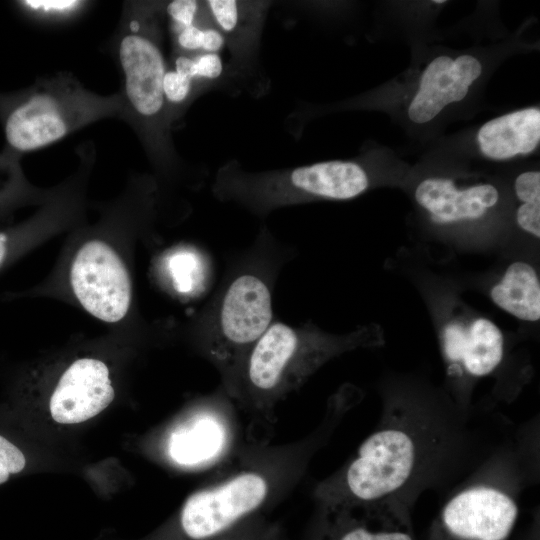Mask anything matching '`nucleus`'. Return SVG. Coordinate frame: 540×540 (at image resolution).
<instances>
[{"label":"nucleus","mask_w":540,"mask_h":540,"mask_svg":"<svg viewBox=\"0 0 540 540\" xmlns=\"http://www.w3.org/2000/svg\"><path fill=\"white\" fill-rule=\"evenodd\" d=\"M157 196L155 179L132 176L116 198L98 205L96 222L86 221L68 233L43 282L10 298L52 297L108 327L123 331L146 327L136 307L133 249L154 219Z\"/></svg>","instance_id":"1"},{"label":"nucleus","mask_w":540,"mask_h":540,"mask_svg":"<svg viewBox=\"0 0 540 540\" xmlns=\"http://www.w3.org/2000/svg\"><path fill=\"white\" fill-rule=\"evenodd\" d=\"M415 199L438 223L449 224L481 218L499 200L497 188L476 184L460 189L446 178H427L415 190Z\"/></svg>","instance_id":"16"},{"label":"nucleus","mask_w":540,"mask_h":540,"mask_svg":"<svg viewBox=\"0 0 540 540\" xmlns=\"http://www.w3.org/2000/svg\"><path fill=\"white\" fill-rule=\"evenodd\" d=\"M16 6L21 13L45 26H61L80 19L93 2L83 0H23Z\"/></svg>","instance_id":"20"},{"label":"nucleus","mask_w":540,"mask_h":540,"mask_svg":"<svg viewBox=\"0 0 540 540\" xmlns=\"http://www.w3.org/2000/svg\"><path fill=\"white\" fill-rule=\"evenodd\" d=\"M176 44L183 52H193L201 49L203 29L197 25L185 27L176 32Z\"/></svg>","instance_id":"30"},{"label":"nucleus","mask_w":540,"mask_h":540,"mask_svg":"<svg viewBox=\"0 0 540 540\" xmlns=\"http://www.w3.org/2000/svg\"><path fill=\"white\" fill-rule=\"evenodd\" d=\"M26 466L23 452L6 437L0 435V485Z\"/></svg>","instance_id":"25"},{"label":"nucleus","mask_w":540,"mask_h":540,"mask_svg":"<svg viewBox=\"0 0 540 540\" xmlns=\"http://www.w3.org/2000/svg\"><path fill=\"white\" fill-rule=\"evenodd\" d=\"M212 17L222 31L227 34L238 29L241 18L240 2L233 0H210L205 3Z\"/></svg>","instance_id":"24"},{"label":"nucleus","mask_w":540,"mask_h":540,"mask_svg":"<svg viewBox=\"0 0 540 540\" xmlns=\"http://www.w3.org/2000/svg\"><path fill=\"white\" fill-rule=\"evenodd\" d=\"M359 343L354 337L329 336L310 325L273 321L249 350L226 389L253 409L269 411L324 362Z\"/></svg>","instance_id":"5"},{"label":"nucleus","mask_w":540,"mask_h":540,"mask_svg":"<svg viewBox=\"0 0 540 540\" xmlns=\"http://www.w3.org/2000/svg\"><path fill=\"white\" fill-rule=\"evenodd\" d=\"M279 479L272 469L254 468L195 492L180 511V537L212 540L257 516L271 501Z\"/></svg>","instance_id":"9"},{"label":"nucleus","mask_w":540,"mask_h":540,"mask_svg":"<svg viewBox=\"0 0 540 540\" xmlns=\"http://www.w3.org/2000/svg\"><path fill=\"white\" fill-rule=\"evenodd\" d=\"M492 301L510 315L527 322L540 318V282L535 268L524 261L511 263L490 291Z\"/></svg>","instance_id":"18"},{"label":"nucleus","mask_w":540,"mask_h":540,"mask_svg":"<svg viewBox=\"0 0 540 540\" xmlns=\"http://www.w3.org/2000/svg\"><path fill=\"white\" fill-rule=\"evenodd\" d=\"M115 398L109 365L99 357L81 356L65 366L52 389L49 409L61 424L89 420Z\"/></svg>","instance_id":"12"},{"label":"nucleus","mask_w":540,"mask_h":540,"mask_svg":"<svg viewBox=\"0 0 540 540\" xmlns=\"http://www.w3.org/2000/svg\"><path fill=\"white\" fill-rule=\"evenodd\" d=\"M260 260L243 262L190 326L225 387L273 322L274 275Z\"/></svg>","instance_id":"6"},{"label":"nucleus","mask_w":540,"mask_h":540,"mask_svg":"<svg viewBox=\"0 0 540 540\" xmlns=\"http://www.w3.org/2000/svg\"><path fill=\"white\" fill-rule=\"evenodd\" d=\"M282 531L276 524L254 516L212 540H281Z\"/></svg>","instance_id":"22"},{"label":"nucleus","mask_w":540,"mask_h":540,"mask_svg":"<svg viewBox=\"0 0 540 540\" xmlns=\"http://www.w3.org/2000/svg\"><path fill=\"white\" fill-rule=\"evenodd\" d=\"M230 423L218 403L204 406L172 430L168 453L178 465L198 467L213 463L230 445Z\"/></svg>","instance_id":"15"},{"label":"nucleus","mask_w":540,"mask_h":540,"mask_svg":"<svg viewBox=\"0 0 540 540\" xmlns=\"http://www.w3.org/2000/svg\"><path fill=\"white\" fill-rule=\"evenodd\" d=\"M163 14L161 2H125L108 48L121 76L122 121L137 135L154 167L169 175L177 165V154L163 91L167 71Z\"/></svg>","instance_id":"3"},{"label":"nucleus","mask_w":540,"mask_h":540,"mask_svg":"<svg viewBox=\"0 0 540 540\" xmlns=\"http://www.w3.org/2000/svg\"><path fill=\"white\" fill-rule=\"evenodd\" d=\"M434 3L441 4V3H444V1H441V0H439V1H434Z\"/></svg>","instance_id":"34"},{"label":"nucleus","mask_w":540,"mask_h":540,"mask_svg":"<svg viewBox=\"0 0 540 540\" xmlns=\"http://www.w3.org/2000/svg\"><path fill=\"white\" fill-rule=\"evenodd\" d=\"M460 415L409 402L389 405L350 460L319 484L320 505L394 499L412 507L462 463L468 440Z\"/></svg>","instance_id":"2"},{"label":"nucleus","mask_w":540,"mask_h":540,"mask_svg":"<svg viewBox=\"0 0 540 540\" xmlns=\"http://www.w3.org/2000/svg\"><path fill=\"white\" fill-rule=\"evenodd\" d=\"M122 117L119 91L99 94L69 71L39 77L19 91H0L5 148L21 156L46 148L95 122Z\"/></svg>","instance_id":"4"},{"label":"nucleus","mask_w":540,"mask_h":540,"mask_svg":"<svg viewBox=\"0 0 540 540\" xmlns=\"http://www.w3.org/2000/svg\"><path fill=\"white\" fill-rule=\"evenodd\" d=\"M78 164L52 187L48 199L27 219L0 230V271L33 249L87 221V190L97 153L93 142L76 147Z\"/></svg>","instance_id":"10"},{"label":"nucleus","mask_w":540,"mask_h":540,"mask_svg":"<svg viewBox=\"0 0 540 540\" xmlns=\"http://www.w3.org/2000/svg\"><path fill=\"white\" fill-rule=\"evenodd\" d=\"M21 157L5 147L0 152V220L18 209L40 206L52 192V187H37L26 178Z\"/></svg>","instance_id":"19"},{"label":"nucleus","mask_w":540,"mask_h":540,"mask_svg":"<svg viewBox=\"0 0 540 540\" xmlns=\"http://www.w3.org/2000/svg\"><path fill=\"white\" fill-rule=\"evenodd\" d=\"M441 346L450 374L478 379L491 375L504 358V337L487 318H476L468 327L451 322L441 334Z\"/></svg>","instance_id":"14"},{"label":"nucleus","mask_w":540,"mask_h":540,"mask_svg":"<svg viewBox=\"0 0 540 540\" xmlns=\"http://www.w3.org/2000/svg\"><path fill=\"white\" fill-rule=\"evenodd\" d=\"M309 540H417L408 504L394 499L320 505Z\"/></svg>","instance_id":"11"},{"label":"nucleus","mask_w":540,"mask_h":540,"mask_svg":"<svg viewBox=\"0 0 540 540\" xmlns=\"http://www.w3.org/2000/svg\"><path fill=\"white\" fill-rule=\"evenodd\" d=\"M520 479L510 460L492 456L445 501L429 540H509L519 516Z\"/></svg>","instance_id":"8"},{"label":"nucleus","mask_w":540,"mask_h":540,"mask_svg":"<svg viewBox=\"0 0 540 540\" xmlns=\"http://www.w3.org/2000/svg\"><path fill=\"white\" fill-rule=\"evenodd\" d=\"M197 78L216 79L223 70L221 58L217 53H203L194 57Z\"/></svg>","instance_id":"29"},{"label":"nucleus","mask_w":540,"mask_h":540,"mask_svg":"<svg viewBox=\"0 0 540 540\" xmlns=\"http://www.w3.org/2000/svg\"><path fill=\"white\" fill-rule=\"evenodd\" d=\"M193 90V80L177 73L174 69L167 68L163 80L164 97L174 121V108L184 104Z\"/></svg>","instance_id":"23"},{"label":"nucleus","mask_w":540,"mask_h":540,"mask_svg":"<svg viewBox=\"0 0 540 540\" xmlns=\"http://www.w3.org/2000/svg\"><path fill=\"white\" fill-rule=\"evenodd\" d=\"M177 73L189 77L192 80L197 78V69L194 57L179 53L174 60V68Z\"/></svg>","instance_id":"32"},{"label":"nucleus","mask_w":540,"mask_h":540,"mask_svg":"<svg viewBox=\"0 0 540 540\" xmlns=\"http://www.w3.org/2000/svg\"><path fill=\"white\" fill-rule=\"evenodd\" d=\"M224 45V36L215 28L207 27L203 29V40L201 49L206 53H216Z\"/></svg>","instance_id":"31"},{"label":"nucleus","mask_w":540,"mask_h":540,"mask_svg":"<svg viewBox=\"0 0 540 540\" xmlns=\"http://www.w3.org/2000/svg\"><path fill=\"white\" fill-rule=\"evenodd\" d=\"M366 170L354 161H325L264 172H245L229 164L216 175L213 191L255 214L314 199L347 200L369 187Z\"/></svg>","instance_id":"7"},{"label":"nucleus","mask_w":540,"mask_h":540,"mask_svg":"<svg viewBox=\"0 0 540 540\" xmlns=\"http://www.w3.org/2000/svg\"><path fill=\"white\" fill-rule=\"evenodd\" d=\"M528 540H539L538 525L533 527L532 532H531L530 537H529Z\"/></svg>","instance_id":"33"},{"label":"nucleus","mask_w":540,"mask_h":540,"mask_svg":"<svg viewBox=\"0 0 540 540\" xmlns=\"http://www.w3.org/2000/svg\"><path fill=\"white\" fill-rule=\"evenodd\" d=\"M540 141V110H516L483 124L477 133L481 153L493 160H506L533 152Z\"/></svg>","instance_id":"17"},{"label":"nucleus","mask_w":540,"mask_h":540,"mask_svg":"<svg viewBox=\"0 0 540 540\" xmlns=\"http://www.w3.org/2000/svg\"><path fill=\"white\" fill-rule=\"evenodd\" d=\"M519 227L527 233L540 237V203H523L516 212Z\"/></svg>","instance_id":"28"},{"label":"nucleus","mask_w":540,"mask_h":540,"mask_svg":"<svg viewBox=\"0 0 540 540\" xmlns=\"http://www.w3.org/2000/svg\"><path fill=\"white\" fill-rule=\"evenodd\" d=\"M195 253L188 250L173 251L167 258L168 279L180 293H187L194 287L196 273L201 269Z\"/></svg>","instance_id":"21"},{"label":"nucleus","mask_w":540,"mask_h":540,"mask_svg":"<svg viewBox=\"0 0 540 540\" xmlns=\"http://www.w3.org/2000/svg\"><path fill=\"white\" fill-rule=\"evenodd\" d=\"M517 198L522 203H540V173L527 171L521 173L514 184Z\"/></svg>","instance_id":"27"},{"label":"nucleus","mask_w":540,"mask_h":540,"mask_svg":"<svg viewBox=\"0 0 540 540\" xmlns=\"http://www.w3.org/2000/svg\"><path fill=\"white\" fill-rule=\"evenodd\" d=\"M481 72L480 61L471 55L434 58L423 71L418 89L409 104L410 121L428 123L446 106L464 99Z\"/></svg>","instance_id":"13"},{"label":"nucleus","mask_w":540,"mask_h":540,"mask_svg":"<svg viewBox=\"0 0 540 540\" xmlns=\"http://www.w3.org/2000/svg\"><path fill=\"white\" fill-rule=\"evenodd\" d=\"M199 11V2L194 0H175L165 7V13L173 22L176 32L195 24Z\"/></svg>","instance_id":"26"}]
</instances>
